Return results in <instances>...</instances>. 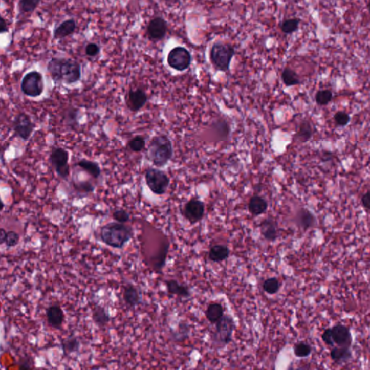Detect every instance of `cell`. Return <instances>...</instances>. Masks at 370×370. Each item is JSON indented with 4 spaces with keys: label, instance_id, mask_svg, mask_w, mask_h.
<instances>
[{
    "label": "cell",
    "instance_id": "obj_1",
    "mask_svg": "<svg viewBox=\"0 0 370 370\" xmlns=\"http://www.w3.org/2000/svg\"><path fill=\"white\" fill-rule=\"evenodd\" d=\"M47 70L56 84L71 85L81 78V67L74 59L54 57L47 64Z\"/></svg>",
    "mask_w": 370,
    "mask_h": 370
},
{
    "label": "cell",
    "instance_id": "obj_2",
    "mask_svg": "<svg viewBox=\"0 0 370 370\" xmlns=\"http://www.w3.org/2000/svg\"><path fill=\"white\" fill-rule=\"evenodd\" d=\"M133 236L132 226L116 222L107 223L101 226L100 230V238L102 243L112 248H123Z\"/></svg>",
    "mask_w": 370,
    "mask_h": 370
},
{
    "label": "cell",
    "instance_id": "obj_3",
    "mask_svg": "<svg viewBox=\"0 0 370 370\" xmlns=\"http://www.w3.org/2000/svg\"><path fill=\"white\" fill-rule=\"evenodd\" d=\"M173 154L172 143L166 135H159L150 140L147 150V158L154 166L164 167L172 159Z\"/></svg>",
    "mask_w": 370,
    "mask_h": 370
},
{
    "label": "cell",
    "instance_id": "obj_4",
    "mask_svg": "<svg viewBox=\"0 0 370 370\" xmlns=\"http://www.w3.org/2000/svg\"><path fill=\"white\" fill-rule=\"evenodd\" d=\"M236 323L230 315H224L215 324V329L210 334L212 345L216 348H224L232 340Z\"/></svg>",
    "mask_w": 370,
    "mask_h": 370
},
{
    "label": "cell",
    "instance_id": "obj_5",
    "mask_svg": "<svg viewBox=\"0 0 370 370\" xmlns=\"http://www.w3.org/2000/svg\"><path fill=\"white\" fill-rule=\"evenodd\" d=\"M236 54L234 47L229 43L216 42L212 46L210 51V60L218 71H229L233 57Z\"/></svg>",
    "mask_w": 370,
    "mask_h": 370
},
{
    "label": "cell",
    "instance_id": "obj_6",
    "mask_svg": "<svg viewBox=\"0 0 370 370\" xmlns=\"http://www.w3.org/2000/svg\"><path fill=\"white\" fill-rule=\"evenodd\" d=\"M146 185L153 193L162 195L166 193L170 184V179L164 171L157 168H148L145 173Z\"/></svg>",
    "mask_w": 370,
    "mask_h": 370
},
{
    "label": "cell",
    "instance_id": "obj_7",
    "mask_svg": "<svg viewBox=\"0 0 370 370\" xmlns=\"http://www.w3.org/2000/svg\"><path fill=\"white\" fill-rule=\"evenodd\" d=\"M20 89L22 92L29 97H38L45 90L43 75L38 71L26 73L21 81Z\"/></svg>",
    "mask_w": 370,
    "mask_h": 370
},
{
    "label": "cell",
    "instance_id": "obj_8",
    "mask_svg": "<svg viewBox=\"0 0 370 370\" xmlns=\"http://www.w3.org/2000/svg\"><path fill=\"white\" fill-rule=\"evenodd\" d=\"M49 161L58 176L67 180L70 176L69 152L62 148H55L51 152Z\"/></svg>",
    "mask_w": 370,
    "mask_h": 370
},
{
    "label": "cell",
    "instance_id": "obj_9",
    "mask_svg": "<svg viewBox=\"0 0 370 370\" xmlns=\"http://www.w3.org/2000/svg\"><path fill=\"white\" fill-rule=\"evenodd\" d=\"M169 67L177 71H185L192 63V55L185 47H177L170 51L167 57Z\"/></svg>",
    "mask_w": 370,
    "mask_h": 370
},
{
    "label": "cell",
    "instance_id": "obj_10",
    "mask_svg": "<svg viewBox=\"0 0 370 370\" xmlns=\"http://www.w3.org/2000/svg\"><path fill=\"white\" fill-rule=\"evenodd\" d=\"M12 127L18 138L24 141H27L33 134L36 124L33 123L31 117L27 114L20 113L14 118Z\"/></svg>",
    "mask_w": 370,
    "mask_h": 370
},
{
    "label": "cell",
    "instance_id": "obj_11",
    "mask_svg": "<svg viewBox=\"0 0 370 370\" xmlns=\"http://www.w3.org/2000/svg\"><path fill=\"white\" fill-rule=\"evenodd\" d=\"M167 31V22L162 17H154L147 26V33L152 41H161L166 36Z\"/></svg>",
    "mask_w": 370,
    "mask_h": 370
},
{
    "label": "cell",
    "instance_id": "obj_12",
    "mask_svg": "<svg viewBox=\"0 0 370 370\" xmlns=\"http://www.w3.org/2000/svg\"><path fill=\"white\" fill-rule=\"evenodd\" d=\"M47 325L51 329L60 330L66 320V315L60 305L55 303L50 305L46 310Z\"/></svg>",
    "mask_w": 370,
    "mask_h": 370
},
{
    "label": "cell",
    "instance_id": "obj_13",
    "mask_svg": "<svg viewBox=\"0 0 370 370\" xmlns=\"http://www.w3.org/2000/svg\"><path fill=\"white\" fill-rule=\"evenodd\" d=\"M331 333L335 346L350 348L352 343V336L348 327L338 324L331 328Z\"/></svg>",
    "mask_w": 370,
    "mask_h": 370
},
{
    "label": "cell",
    "instance_id": "obj_14",
    "mask_svg": "<svg viewBox=\"0 0 370 370\" xmlns=\"http://www.w3.org/2000/svg\"><path fill=\"white\" fill-rule=\"evenodd\" d=\"M205 213V205L197 199H191L185 205L184 214L191 224H195L203 219Z\"/></svg>",
    "mask_w": 370,
    "mask_h": 370
},
{
    "label": "cell",
    "instance_id": "obj_15",
    "mask_svg": "<svg viewBox=\"0 0 370 370\" xmlns=\"http://www.w3.org/2000/svg\"><path fill=\"white\" fill-rule=\"evenodd\" d=\"M148 101V96L142 89H131L128 93L127 106L131 111L138 112L145 106Z\"/></svg>",
    "mask_w": 370,
    "mask_h": 370
},
{
    "label": "cell",
    "instance_id": "obj_16",
    "mask_svg": "<svg viewBox=\"0 0 370 370\" xmlns=\"http://www.w3.org/2000/svg\"><path fill=\"white\" fill-rule=\"evenodd\" d=\"M123 299L128 308H135L141 304L143 296L138 287L132 284H128L124 288Z\"/></svg>",
    "mask_w": 370,
    "mask_h": 370
},
{
    "label": "cell",
    "instance_id": "obj_17",
    "mask_svg": "<svg viewBox=\"0 0 370 370\" xmlns=\"http://www.w3.org/2000/svg\"><path fill=\"white\" fill-rule=\"evenodd\" d=\"M111 319V315L105 307L100 304L95 305L92 310V320L96 325L100 328L106 327Z\"/></svg>",
    "mask_w": 370,
    "mask_h": 370
},
{
    "label": "cell",
    "instance_id": "obj_18",
    "mask_svg": "<svg viewBox=\"0 0 370 370\" xmlns=\"http://www.w3.org/2000/svg\"><path fill=\"white\" fill-rule=\"evenodd\" d=\"M261 234L266 240L273 242L278 237V224L273 219H265L260 224Z\"/></svg>",
    "mask_w": 370,
    "mask_h": 370
},
{
    "label": "cell",
    "instance_id": "obj_19",
    "mask_svg": "<svg viewBox=\"0 0 370 370\" xmlns=\"http://www.w3.org/2000/svg\"><path fill=\"white\" fill-rule=\"evenodd\" d=\"M77 24L74 19L63 21L60 25L54 30L53 36L55 39H62L73 34L76 29Z\"/></svg>",
    "mask_w": 370,
    "mask_h": 370
},
{
    "label": "cell",
    "instance_id": "obj_20",
    "mask_svg": "<svg viewBox=\"0 0 370 370\" xmlns=\"http://www.w3.org/2000/svg\"><path fill=\"white\" fill-rule=\"evenodd\" d=\"M61 347L64 357L75 353H79L81 348V342L77 336H69L61 341Z\"/></svg>",
    "mask_w": 370,
    "mask_h": 370
},
{
    "label": "cell",
    "instance_id": "obj_21",
    "mask_svg": "<svg viewBox=\"0 0 370 370\" xmlns=\"http://www.w3.org/2000/svg\"><path fill=\"white\" fill-rule=\"evenodd\" d=\"M296 223L304 230H308L313 227L316 224V219L315 215L310 210L306 208H301L298 211L296 217Z\"/></svg>",
    "mask_w": 370,
    "mask_h": 370
},
{
    "label": "cell",
    "instance_id": "obj_22",
    "mask_svg": "<svg viewBox=\"0 0 370 370\" xmlns=\"http://www.w3.org/2000/svg\"><path fill=\"white\" fill-rule=\"evenodd\" d=\"M314 133H315V128L311 122L308 120H303L298 127L295 138L301 143H307L313 138Z\"/></svg>",
    "mask_w": 370,
    "mask_h": 370
},
{
    "label": "cell",
    "instance_id": "obj_23",
    "mask_svg": "<svg viewBox=\"0 0 370 370\" xmlns=\"http://www.w3.org/2000/svg\"><path fill=\"white\" fill-rule=\"evenodd\" d=\"M75 166L89 173L94 180H97L101 176V167L96 161L82 159V160L78 161Z\"/></svg>",
    "mask_w": 370,
    "mask_h": 370
},
{
    "label": "cell",
    "instance_id": "obj_24",
    "mask_svg": "<svg viewBox=\"0 0 370 370\" xmlns=\"http://www.w3.org/2000/svg\"><path fill=\"white\" fill-rule=\"evenodd\" d=\"M268 203L264 198L255 195L249 202V210L253 215H259L266 213L268 209Z\"/></svg>",
    "mask_w": 370,
    "mask_h": 370
},
{
    "label": "cell",
    "instance_id": "obj_25",
    "mask_svg": "<svg viewBox=\"0 0 370 370\" xmlns=\"http://www.w3.org/2000/svg\"><path fill=\"white\" fill-rule=\"evenodd\" d=\"M331 357L336 364H343L350 360L352 357V353L350 348L344 347H333L331 351Z\"/></svg>",
    "mask_w": 370,
    "mask_h": 370
},
{
    "label": "cell",
    "instance_id": "obj_26",
    "mask_svg": "<svg viewBox=\"0 0 370 370\" xmlns=\"http://www.w3.org/2000/svg\"><path fill=\"white\" fill-rule=\"evenodd\" d=\"M166 288L168 292L172 295L187 298L190 296V292L186 286L180 284L176 280H166Z\"/></svg>",
    "mask_w": 370,
    "mask_h": 370
},
{
    "label": "cell",
    "instance_id": "obj_27",
    "mask_svg": "<svg viewBox=\"0 0 370 370\" xmlns=\"http://www.w3.org/2000/svg\"><path fill=\"white\" fill-rule=\"evenodd\" d=\"M224 315V310L219 303H211L206 311V316L210 323L215 324Z\"/></svg>",
    "mask_w": 370,
    "mask_h": 370
},
{
    "label": "cell",
    "instance_id": "obj_28",
    "mask_svg": "<svg viewBox=\"0 0 370 370\" xmlns=\"http://www.w3.org/2000/svg\"><path fill=\"white\" fill-rule=\"evenodd\" d=\"M229 255V250L225 245H214L210 248L209 259L215 263L222 262L228 258Z\"/></svg>",
    "mask_w": 370,
    "mask_h": 370
},
{
    "label": "cell",
    "instance_id": "obj_29",
    "mask_svg": "<svg viewBox=\"0 0 370 370\" xmlns=\"http://www.w3.org/2000/svg\"><path fill=\"white\" fill-rule=\"evenodd\" d=\"M281 80L287 87L294 86L301 84V80L297 73L289 68H286L282 72Z\"/></svg>",
    "mask_w": 370,
    "mask_h": 370
},
{
    "label": "cell",
    "instance_id": "obj_30",
    "mask_svg": "<svg viewBox=\"0 0 370 370\" xmlns=\"http://www.w3.org/2000/svg\"><path fill=\"white\" fill-rule=\"evenodd\" d=\"M72 186L75 192L78 194H88L93 193L95 190V186L91 181H77L73 180Z\"/></svg>",
    "mask_w": 370,
    "mask_h": 370
},
{
    "label": "cell",
    "instance_id": "obj_31",
    "mask_svg": "<svg viewBox=\"0 0 370 370\" xmlns=\"http://www.w3.org/2000/svg\"><path fill=\"white\" fill-rule=\"evenodd\" d=\"M300 20L298 18L286 19L280 24V29L285 34H292L299 29Z\"/></svg>",
    "mask_w": 370,
    "mask_h": 370
},
{
    "label": "cell",
    "instance_id": "obj_32",
    "mask_svg": "<svg viewBox=\"0 0 370 370\" xmlns=\"http://www.w3.org/2000/svg\"><path fill=\"white\" fill-rule=\"evenodd\" d=\"M294 353L298 358L308 357L312 354V346L304 341L299 342L294 345Z\"/></svg>",
    "mask_w": 370,
    "mask_h": 370
},
{
    "label": "cell",
    "instance_id": "obj_33",
    "mask_svg": "<svg viewBox=\"0 0 370 370\" xmlns=\"http://www.w3.org/2000/svg\"><path fill=\"white\" fill-rule=\"evenodd\" d=\"M41 1L39 0H32V1H26L20 0L18 2V10L20 14L32 13L35 11Z\"/></svg>",
    "mask_w": 370,
    "mask_h": 370
},
{
    "label": "cell",
    "instance_id": "obj_34",
    "mask_svg": "<svg viewBox=\"0 0 370 370\" xmlns=\"http://www.w3.org/2000/svg\"><path fill=\"white\" fill-rule=\"evenodd\" d=\"M333 95L330 90H320L315 94V101L319 106H325L332 101Z\"/></svg>",
    "mask_w": 370,
    "mask_h": 370
},
{
    "label": "cell",
    "instance_id": "obj_35",
    "mask_svg": "<svg viewBox=\"0 0 370 370\" xmlns=\"http://www.w3.org/2000/svg\"><path fill=\"white\" fill-rule=\"evenodd\" d=\"M263 288L268 294H275L279 291L280 283L276 278H270L265 280Z\"/></svg>",
    "mask_w": 370,
    "mask_h": 370
},
{
    "label": "cell",
    "instance_id": "obj_36",
    "mask_svg": "<svg viewBox=\"0 0 370 370\" xmlns=\"http://www.w3.org/2000/svg\"><path fill=\"white\" fill-rule=\"evenodd\" d=\"M145 140L143 137L137 136L128 142V147L133 152L138 153L142 151L145 148Z\"/></svg>",
    "mask_w": 370,
    "mask_h": 370
},
{
    "label": "cell",
    "instance_id": "obj_37",
    "mask_svg": "<svg viewBox=\"0 0 370 370\" xmlns=\"http://www.w3.org/2000/svg\"><path fill=\"white\" fill-rule=\"evenodd\" d=\"M112 217L116 222L120 223V224H126L130 220V215L127 210L122 209H117L112 213Z\"/></svg>",
    "mask_w": 370,
    "mask_h": 370
},
{
    "label": "cell",
    "instance_id": "obj_38",
    "mask_svg": "<svg viewBox=\"0 0 370 370\" xmlns=\"http://www.w3.org/2000/svg\"><path fill=\"white\" fill-rule=\"evenodd\" d=\"M78 110L75 108H70L66 115V122L68 125L75 127L78 125Z\"/></svg>",
    "mask_w": 370,
    "mask_h": 370
},
{
    "label": "cell",
    "instance_id": "obj_39",
    "mask_svg": "<svg viewBox=\"0 0 370 370\" xmlns=\"http://www.w3.org/2000/svg\"><path fill=\"white\" fill-rule=\"evenodd\" d=\"M334 120L338 126L345 127L350 123L351 117L346 112L340 111L335 114Z\"/></svg>",
    "mask_w": 370,
    "mask_h": 370
},
{
    "label": "cell",
    "instance_id": "obj_40",
    "mask_svg": "<svg viewBox=\"0 0 370 370\" xmlns=\"http://www.w3.org/2000/svg\"><path fill=\"white\" fill-rule=\"evenodd\" d=\"M20 241V235L18 233L14 231H9L7 232L5 245L8 247H14L17 246Z\"/></svg>",
    "mask_w": 370,
    "mask_h": 370
},
{
    "label": "cell",
    "instance_id": "obj_41",
    "mask_svg": "<svg viewBox=\"0 0 370 370\" xmlns=\"http://www.w3.org/2000/svg\"><path fill=\"white\" fill-rule=\"evenodd\" d=\"M17 364L20 370H31L33 366V359L29 356H24L20 358Z\"/></svg>",
    "mask_w": 370,
    "mask_h": 370
},
{
    "label": "cell",
    "instance_id": "obj_42",
    "mask_svg": "<svg viewBox=\"0 0 370 370\" xmlns=\"http://www.w3.org/2000/svg\"><path fill=\"white\" fill-rule=\"evenodd\" d=\"M100 51H101V49H100L99 46L95 43H89L85 49V54L89 57H93L97 56L100 53Z\"/></svg>",
    "mask_w": 370,
    "mask_h": 370
},
{
    "label": "cell",
    "instance_id": "obj_43",
    "mask_svg": "<svg viewBox=\"0 0 370 370\" xmlns=\"http://www.w3.org/2000/svg\"><path fill=\"white\" fill-rule=\"evenodd\" d=\"M322 341L326 345L330 347H335L334 342L333 341L332 333H331V329H327L324 331L322 335Z\"/></svg>",
    "mask_w": 370,
    "mask_h": 370
},
{
    "label": "cell",
    "instance_id": "obj_44",
    "mask_svg": "<svg viewBox=\"0 0 370 370\" xmlns=\"http://www.w3.org/2000/svg\"><path fill=\"white\" fill-rule=\"evenodd\" d=\"M361 202L365 209L370 210V190L363 194Z\"/></svg>",
    "mask_w": 370,
    "mask_h": 370
},
{
    "label": "cell",
    "instance_id": "obj_45",
    "mask_svg": "<svg viewBox=\"0 0 370 370\" xmlns=\"http://www.w3.org/2000/svg\"><path fill=\"white\" fill-rule=\"evenodd\" d=\"M8 26L7 24L6 20H5L4 17L0 16V33H4L8 32Z\"/></svg>",
    "mask_w": 370,
    "mask_h": 370
},
{
    "label": "cell",
    "instance_id": "obj_46",
    "mask_svg": "<svg viewBox=\"0 0 370 370\" xmlns=\"http://www.w3.org/2000/svg\"><path fill=\"white\" fill-rule=\"evenodd\" d=\"M7 232H8V231H5L4 228H1V229H0V244H1V245L5 243Z\"/></svg>",
    "mask_w": 370,
    "mask_h": 370
},
{
    "label": "cell",
    "instance_id": "obj_47",
    "mask_svg": "<svg viewBox=\"0 0 370 370\" xmlns=\"http://www.w3.org/2000/svg\"><path fill=\"white\" fill-rule=\"evenodd\" d=\"M367 9H368V11H369V13H370V2L367 4Z\"/></svg>",
    "mask_w": 370,
    "mask_h": 370
}]
</instances>
